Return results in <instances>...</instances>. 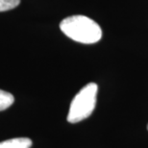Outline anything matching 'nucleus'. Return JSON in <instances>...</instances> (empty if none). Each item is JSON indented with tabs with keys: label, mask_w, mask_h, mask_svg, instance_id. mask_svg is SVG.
I'll list each match as a JSON object with an SVG mask.
<instances>
[{
	"label": "nucleus",
	"mask_w": 148,
	"mask_h": 148,
	"mask_svg": "<svg viewBox=\"0 0 148 148\" xmlns=\"http://www.w3.org/2000/svg\"><path fill=\"white\" fill-rule=\"evenodd\" d=\"M62 32L71 40L85 44L95 43L102 38L101 27L86 16H71L60 23Z\"/></svg>",
	"instance_id": "obj_1"
},
{
	"label": "nucleus",
	"mask_w": 148,
	"mask_h": 148,
	"mask_svg": "<svg viewBox=\"0 0 148 148\" xmlns=\"http://www.w3.org/2000/svg\"><path fill=\"white\" fill-rule=\"evenodd\" d=\"M98 87L95 83L86 85L71 101L67 121L69 123H77L88 118L92 114L96 105V95Z\"/></svg>",
	"instance_id": "obj_2"
},
{
	"label": "nucleus",
	"mask_w": 148,
	"mask_h": 148,
	"mask_svg": "<svg viewBox=\"0 0 148 148\" xmlns=\"http://www.w3.org/2000/svg\"><path fill=\"white\" fill-rule=\"evenodd\" d=\"M32 140L28 138H14L0 143V148H30Z\"/></svg>",
	"instance_id": "obj_3"
},
{
	"label": "nucleus",
	"mask_w": 148,
	"mask_h": 148,
	"mask_svg": "<svg viewBox=\"0 0 148 148\" xmlns=\"http://www.w3.org/2000/svg\"><path fill=\"white\" fill-rule=\"evenodd\" d=\"M14 97L8 91L0 90V111H4L13 105Z\"/></svg>",
	"instance_id": "obj_4"
},
{
	"label": "nucleus",
	"mask_w": 148,
	"mask_h": 148,
	"mask_svg": "<svg viewBox=\"0 0 148 148\" xmlns=\"http://www.w3.org/2000/svg\"><path fill=\"white\" fill-rule=\"evenodd\" d=\"M20 0H0V12L14 9L19 5Z\"/></svg>",
	"instance_id": "obj_5"
},
{
	"label": "nucleus",
	"mask_w": 148,
	"mask_h": 148,
	"mask_svg": "<svg viewBox=\"0 0 148 148\" xmlns=\"http://www.w3.org/2000/svg\"><path fill=\"white\" fill-rule=\"evenodd\" d=\"M147 129H148V124H147Z\"/></svg>",
	"instance_id": "obj_6"
}]
</instances>
